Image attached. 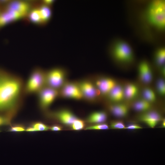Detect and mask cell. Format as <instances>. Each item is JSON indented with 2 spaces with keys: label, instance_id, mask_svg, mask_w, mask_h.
<instances>
[{
  "label": "cell",
  "instance_id": "obj_6",
  "mask_svg": "<svg viewBox=\"0 0 165 165\" xmlns=\"http://www.w3.org/2000/svg\"><path fill=\"white\" fill-rule=\"evenodd\" d=\"M113 54L118 61L124 62L131 61L133 58V53L130 46L123 41H119L114 46Z\"/></svg>",
  "mask_w": 165,
  "mask_h": 165
},
{
  "label": "cell",
  "instance_id": "obj_2",
  "mask_svg": "<svg viewBox=\"0 0 165 165\" xmlns=\"http://www.w3.org/2000/svg\"><path fill=\"white\" fill-rule=\"evenodd\" d=\"M46 86V72L36 68L31 72L27 82L24 83V91L26 95L37 94Z\"/></svg>",
  "mask_w": 165,
  "mask_h": 165
},
{
  "label": "cell",
  "instance_id": "obj_15",
  "mask_svg": "<svg viewBox=\"0 0 165 165\" xmlns=\"http://www.w3.org/2000/svg\"><path fill=\"white\" fill-rule=\"evenodd\" d=\"M109 110L115 116L122 118L126 116L128 113L129 108L127 105L122 103H118L110 105Z\"/></svg>",
  "mask_w": 165,
  "mask_h": 165
},
{
  "label": "cell",
  "instance_id": "obj_12",
  "mask_svg": "<svg viewBox=\"0 0 165 165\" xmlns=\"http://www.w3.org/2000/svg\"><path fill=\"white\" fill-rule=\"evenodd\" d=\"M25 16L18 12L6 9L0 13V27L18 20Z\"/></svg>",
  "mask_w": 165,
  "mask_h": 165
},
{
  "label": "cell",
  "instance_id": "obj_25",
  "mask_svg": "<svg viewBox=\"0 0 165 165\" xmlns=\"http://www.w3.org/2000/svg\"><path fill=\"white\" fill-rule=\"evenodd\" d=\"M156 87L159 94L161 96H164L165 94V82L163 79L160 78L157 80Z\"/></svg>",
  "mask_w": 165,
  "mask_h": 165
},
{
  "label": "cell",
  "instance_id": "obj_16",
  "mask_svg": "<svg viewBox=\"0 0 165 165\" xmlns=\"http://www.w3.org/2000/svg\"><path fill=\"white\" fill-rule=\"evenodd\" d=\"M108 95L109 99L113 102L118 103L121 101L124 97L123 88L117 84Z\"/></svg>",
  "mask_w": 165,
  "mask_h": 165
},
{
  "label": "cell",
  "instance_id": "obj_19",
  "mask_svg": "<svg viewBox=\"0 0 165 165\" xmlns=\"http://www.w3.org/2000/svg\"><path fill=\"white\" fill-rule=\"evenodd\" d=\"M38 9L43 24L47 23L50 20L52 16L51 7L43 4Z\"/></svg>",
  "mask_w": 165,
  "mask_h": 165
},
{
  "label": "cell",
  "instance_id": "obj_35",
  "mask_svg": "<svg viewBox=\"0 0 165 165\" xmlns=\"http://www.w3.org/2000/svg\"><path fill=\"white\" fill-rule=\"evenodd\" d=\"M162 126L163 127H165V120H163V123H162Z\"/></svg>",
  "mask_w": 165,
  "mask_h": 165
},
{
  "label": "cell",
  "instance_id": "obj_26",
  "mask_svg": "<svg viewBox=\"0 0 165 165\" xmlns=\"http://www.w3.org/2000/svg\"><path fill=\"white\" fill-rule=\"evenodd\" d=\"M26 128L23 124L20 123H15L11 124L9 129L10 132H19L25 131Z\"/></svg>",
  "mask_w": 165,
  "mask_h": 165
},
{
  "label": "cell",
  "instance_id": "obj_10",
  "mask_svg": "<svg viewBox=\"0 0 165 165\" xmlns=\"http://www.w3.org/2000/svg\"><path fill=\"white\" fill-rule=\"evenodd\" d=\"M139 119L148 126L154 128L162 119L161 115L158 112L154 111H148L141 114Z\"/></svg>",
  "mask_w": 165,
  "mask_h": 165
},
{
  "label": "cell",
  "instance_id": "obj_24",
  "mask_svg": "<svg viewBox=\"0 0 165 165\" xmlns=\"http://www.w3.org/2000/svg\"><path fill=\"white\" fill-rule=\"evenodd\" d=\"M37 131H46L49 129V127L42 122L36 121L31 123L29 125Z\"/></svg>",
  "mask_w": 165,
  "mask_h": 165
},
{
  "label": "cell",
  "instance_id": "obj_4",
  "mask_svg": "<svg viewBox=\"0 0 165 165\" xmlns=\"http://www.w3.org/2000/svg\"><path fill=\"white\" fill-rule=\"evenodd\" d=\"M65 73L62 69L54 68L46 72V86L57 90L64 84Z\"/></svg>",
  "mask_w": 165,
  "mask_h": 165
},
{
  "label": "cell",
  "instance_id": "obj_13",
  "mask_svg": "<svg viewBox=\"0 0 165 165\" xmlns=\"http://www.w3.org/2000/svg\"><path fill=\"white\" fill-rule=\"evenodd\" d=\"M138 70L139 78L142 82L147 84L151 82L153 75L151 68L148 62L145 61L141 62Z\"/></svg>",
  "mask_w": 165,
  "mask_h": 165
},
{
  "label": "cell",
  "instance_id": "obj_31",
  "mask_svg": "<svg viewBox=\"0 0 165 165\" xmlns=\"http://www.w3.org/2000/svg\"><path fill=\"white\" fill-rule=\"evenodd\" d=\"M142 129V127L139 125L135 123H132L126 126L125 129L134 130Z\"/></svg>",
  "mask_w": 165,
  "mask_h": 165
},
{
  "label": "cell",
  "instance_id": "obj_22",
  "mask_svg": "<svg viewBox=\"0 0 165 165\" xmlns=\"http://www.w3.org/2000/svg\"><path fill=\"white\" fill-rule=\"evenodd\" d=\"M143 99L152 103L156 101V94L151 88L147 87L144 88L142 92Z\"/></svg>",
  "mask_w": 165,
  "mask_h": 165
},
{
  "label": "cell",
  "instance_id": "obj_1",
  "mask_svg": "<svg viewBox=\"0 0 165 165\" xmlns=\"http://www.w3.org/2000/svg\"><path fill=\"white\" fill-rule=\"evenodd\" d=\"M24 85L20 77L0 68V114L16 116L23 103Z\"/></svg>",
  "mask_w": 165,
  "mask_h": 165
},
{
  "label": "cell",
  "instance_id": "obj_3",
  "mask_svg": "<svg viewBox=\"0 0 165 165\" xmlns=\"http://www.w3.org/2000/svg\"><path fill=\"white\" fill-rule=\"evenodd\" d=\"M148 19L152 25L163 29L165 24V4L162 0L153 1L150 5L147 12Z\"/></svg>",
  "mask_w": 165,
  "mask_h": 165
},
{
  "label": "cell",
  "instance_id": "obj_33",
  "mask_svg": "<svg viewBox=\"0 0 165 165\" xmlns=\"http://www.w3.org/2000/svg\"><path fill=\"white\" fill-rule=\"evenodd\" d=\"M54 1L53 0H45L43 1V4L51 7L54 2Z\"/></svg>",
  "mask_w": 165,
  "mask_h": 165
},
{
  "label": "cell",
  "instance_id": "obj_7",
  "mask_svg": "<svg viewBox=\"0 0 165 165\" xmlns=\"http://www.w3.org/2000/svg\"><path fill=\"white\" fill-rule=\"evenodd\" d=\"M60 94L63 97L76 100L82 99L83 95L78 84L68 82L61 87Z\"/></svg>",
  "mask_w": 165,
  "mask_h": 165
},
{
  "label": "cell",
  "instance_id": "obj_14",
  "mask_svg": "<svg viewBox=\"0 0 165 165\" xmlns=\"http://www.w3.org/2000/svg\"><path fill=\"white\" fill-rule=\"evenodd\" d=\"M30 8V5L27 2L15 1L9 3L6 9L17 12L26 16L29 13Z\"/></svg>",
  "mask_w": 165,
  "mask_h": 165
},
{
  "label": "cell",
  "instance_id": "obj_8",
  "mask_svg": "<svg viewBox=\"0 0 165 165\" xmlns=\"http://www.w3.org/2000/svg\"><path fill=\"white\" fill-rule=\"evenodd\" d=\"M83 97L90 101H93L97 99L101 93L97 88L91 82L84 81L78 84Z\"/></svg>",
  "mask_w": 165,
  "mask_h": 165
},
{
  "label": "cell",
  "instance_id": "obj_27",
  "mask_svg": "<svg viewBox=\"0 0 165 165\" xmlns=\"http://www.w3.org/2000/svg\"><path fill=\"white\" fill-rule=\"evenodd\" d=\"M110 127L113 129H125L126 126L122 121L120 120H114L111 122Z\"/></svg>",
  "mask_w": 165,
  "mask_h": 165
},
{
  "label": "cell",
  "instance_id": "obj_9",
  "mask_svg": "<svg viewBox=\"0 0 165 165\" xmlns=\"http://www.w3.org/2000/svg\"><path fill=\"white\" fill-rule=\"evenodd\" d=\"M47 116L68 126H71L78 118L70 111L65 109L50 113Z\"/></svg>",
  "mask_w": 165,
  "mask_h": 165
},
{
  "label": "cell",
  "instance_id": "obj_21",
  "mask_svg": "<svg viewBox=\"0 0 165 165\" xmlns=\"http://www.w3.org/2000/svg\"><path fill=\"white\" fill-rule=\"evenodd\" d=\"M29 13L30 21L36 24H43L38 9H35L30 11Z\"/></svg>",
  "mask_w": 165,
  "mask_h": 165
},
{
  "label": "cell",
  "instance_id": "obj_29",
  "mask_svg": "<svg viewBox=\"0 0 165 165\" xmlns=\"http://www.w3.org/2000/svg\"><path fill=\"white\" fill-rule=\"evenodd\" d=\"M109 129L108 126L106 123H102L96 124L95 125L88 127L86 128V130H103Z\"/></svg>",
  "mask_w": 165,
  "mask_h": 165
},
{
  "label": "cell",
  "instance_id": "obj_32",
  "mask_svg": "<svg viewBox=\"0 0 165 165\" xmlns=\"http://www.w3.org/2000/svg\"><path fill=\"white\" fill-rule=\"evenodd\" d=\"M49 127V129L52 131H60L62 130V127L58 124H54Z\"/></svg>",
  "mask_w": 165,
  "mask_h": 165
},
{
  "label": "cell",
  "instance_id": "obj_18",
  "mask_svg": "<svg viewBox=\"0 0 165 165\" xmlns=\"http://www.w3.org/2000/svg\"><path fill=\"white\" fill-rule=\"evenodd\" d=\"M106 112L103 111H97L91 113L88 117L87 121L90 123L99 124L104 123L107 119Z\"/></svg>",
  "mask_w": 165,
  "mask_h": 165
},
{
  "label": "cell",
  "instance_id": "obj_5",
  "mask_svg": "<svg viewBox=\"0 0 165 165\" xmlns=\"http://www.w3.org/2000/svg\"><path fill=\"white\" fill-rule=\"evenodd\" d=\"M38 105L43 111L46 110L59 94L57 90L46 86L37 94Z\"/></svg>",
  "mask_w": 165,
  "mask_h": 165
},
{
  "label": "cell",
  "instance_id": "obj_20",
  "mask_svg": "<svg viewBox=\"0 0 165 165\" xmlns=\"http://www.w3.org/2000/svg\"><path fill=\"white\" fill-rule=\"evenodd\" d=\"M133 108L138 112H146L148 111L151 108V103L144 99L138 100L134 103Z\"/></svg>",
  "mask_w": 165,
  "mask_h": 165
},
{
  "label": "cell",
  "instance_id": "obj_34",
  "mask_svg": "<svg viewBox=\"0 0 165 165\" xmlns=\"http://www.w3.org/2000/svg\"><path fill=\"white\" fill-rule=\"evenodd\" d=\"M25 131L29 132H34L37 131L35 129L30 126L27 128H26Z\"/></svg>",
  "mask_w": 165,
  "mask_h": 165
},
{
  "label": "cell",
  "instance_id": "obj_30",
  "mask_svg": "<svg viewBox=\"0 0 165 165\" xmlns=\"http://www.w3.org/2000/svg\"><path fill=\"white\" fill-rule=\"evenodd\" d=\"M12 119L3 115H0V126L4 125H11Z\"/></svg>",
  "mask_w": 165,
  "mask_h": 165
},
{
  "label": "cell",
  "instance_id": "obj_17",
  "mask_svg": "<svg viewBox=\"0 0 165 165\" xmlns=\"http://www.w3.org/2000/svg\"><path fill=\"white\" fill-rule=\"evenodd\" d=\"M124 97L128 100H131L136 98L139 93L137 86L132 83H128L123 88Z\"/></svg>",
  "mask_w": 165,
  "mask_h": 165
},
{
  "label": "cell",
  "instance_id": "obj_23",
  "mask_svg": "<svg viewBox=\"0 0 165 165\" xmlns=\"http://www.w3.org/2000/svg\"><path fill=\"white\" fill-rule=\"evenodd\" d=\"M165 50L161 48L158 50L155 55V60L157 64L160 66H164L165 63Z\"/></svg>",
  "mask_w": 165,
  "mask_h": 165
},
{
  "label": "cell",
  "instance_id": "obj_11",
  "mask_svg": "<svg viewBox=\"0 0 165 165\" xmlns=\"http://www.w3.org/2000/svg\"><path fill=\"white\" fill-rule=\"evenodd\" d=\"M96 86L101 94L108 95L113 87L117 84L116 81L112 78L103 77L97 80Z\"/></svg>",
  "mask_w": 165,
  "mask_h": 165
},
{
  "label": "cell",
  "instance_id": "obj_28",
  "mask_svg": "<svg viewBox=\"0 0 165 165\" xmlns=\"http://www.w3.org/2000/svg\"><path fill=\"white\" fill-rule=\"evenodd\" d=\"M71 126L72 129L79 130L84 128L85 126V123L83 120L78 118Z\"/></svg>",
  "mask_w": 165,
  "mask_h": 165
}]
</instances>
